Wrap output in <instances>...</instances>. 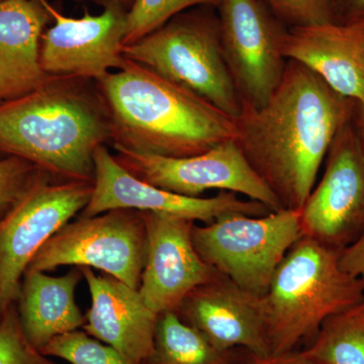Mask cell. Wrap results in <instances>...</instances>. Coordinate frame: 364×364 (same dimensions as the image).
<instances>
[{
    "label": "cell",
    "mask_w": 364,
    "mask_h": 364,
    "mask_svg": "<svg viewBox=\"0 0 364 364\" xmlns=\"http://www.w3.org/2000/svg\"><path fill=\"white\" fill-rule=\"evenodd\" d=\"M355 105L293 60H287L267 104L258 109L242 105L235 141L280 208L301 210L305 205Z\"/></svg>",
    "instance_id": "1"
},
{
    "label": "cell",
    "mask_w": 364,
    "mask_h": 364,
    "mask_svg": "<svg viewBox=\"0 0 364 364\" xmlns=\"http://www.w3.org/2000/svg\"><path fill=\"white\" fill-rule=\"evenodd\" d=\"M111 141V117L91 79L48 75L28 95L0 102V153L55 181L93 183L95 151Z\"/></svg>",
    "instance_id": "2"
},
{
    "label": "cell",
    "mask_w": 364,
    "mask_h": 364,
    "mask_svg": "<svg viewBox=\"0 0 364 364\" xmlns=\"http://www.w3.org/2000/svg\"><path fill=\"white\" fill-rule=\"evenodd\" d=\"M97 85L111 117L112 146L179 158L236 139L233 117L126 57Z\"/></svg>",
    "instance_id": "3"
},
{
    "label": "cell",
    "mask_w": 364,
    "mask_h": 364,
    "mask_svg": "<svg viewBox=\"0 0 364 364\" xmlns=\"http://www.w3.org/2000/svg\"><path fill=\"white\" fill-rule=\"evenodd\" d=\"M341 252L301 236L284 256L260 296L270 354L299 350L328 318L364 301V279L342 269Z\"/></svg>",
    "instance_id": "4"
},
{
    "label": "cell",
    "mask_w": 364,
    "mask_h": 364,
    "mask_svg": "<svg viewBox=\"0 0 364 364\" xmlns=\"http://www.w3.org/2000/svg\"><path fill=\"white\" fill-rule=\"evenodd\" d=\"M124 57L193 91L236 119L242 102L223 55L219 18L182 13L126 46Z\"/></svg>",
    "instance_id": "5"
},
{
    "label": "cell",
    "mask_w": 364,
    "mask_h": 364,
    "mask_svg": "<svg viewBox=\"0 0 364 364\" xmlns=\"http://www.w3.org/2000/svg\"><path fill=\"white\" fill-rule=\"evenodd\" d=\"M304 236L299 210H272L254 217L224 215L193 226V241L202 259L248 293H267L275 270Z\"/></svg>",
    "instance_id": "6"
},
{
    "label": "cell",
    "mask_w": 364,
    "mask_h": 364,
    "mask_svg": "<svg viewBox=\"0 0 364 364\" xmlns=\"http://www.w3.org/2000/svg\"><path fill=\"white\" fill-rule=\"evenodd\" d=\"M146 256L142 213L119 208L93 217L78 215L48 240L28 268L48 272L60 267H90L139 289Z\"/></svg>",
    "instance_id": "7"
},
{
    "label": "cell",
    "mask_w": 364,
    "mask_h": 364,
    "mask_svg": "<svg viewBox=\"0 0 364 364\" xmlns=\"http://www.w3.org/2000/svg\"><path fill=\"white\" fill-rule=\"evenodd\" d=\"M93 183L41 178L0 221V315L20 296L23 274L40 249L85 210Z\"/></svg>",
    "instance_id": "8"
},
{
    "label": "cell",
    "mask_w": 364,
    "mask_h": 364,
    "mask_svg": "<svg viewBox=\"0 0 364 364\" xmlns=\"http://www.w3.org/2000/svg\"><path fill=\"white\" fill-rule=\"evenodd\" d=\"M114 156L136 178L189 198H203L208 191H229L282 210L279 200L256 173L235 139L188 157L145 154L112 146Z\"/></svg>",
    "instance_id": "9"
},
{
    "label": "cell",
    "mask_w": 364,
    "mask_h": 364,
    "mask_svg": "<svg viewBox=\"0 0 364 364\" xmlns=\"http://www.w3.org/2000/svg\"><path fill=\"white\" fill-rule=\"evenodd\" d=\"M223 55L243 107L267 104L286 70L287 30L262 0H221Z\"/></svg>",
    "instance_id": "10"
},
{
    "label": "cell",
    "mask_w": 364,
    "mask_h": 364,
    "mask_svg": "<svg viewBox=\"0 0 364 364\" xmlns=\"http://www.w3.org/2000/svg\"><path fill=\"white\" fill-rule=\"evenodd\" d=\"M301 231L343 251L364 232V153L352 119L333 141L322 178L299 210Z\"/></svg>",
    "instance_id": "11"
},
{
    "label": "cell",
    "mask_w": 364,
    "mask_h": 364,
    "mask_svg": "<svg viewBox=\"0 0 364 364\" xmlns=\"http://www.w3.org/2000/svg\"><path fill=\"white\" fill-rule=\"evenodd\" d=\"M163 213L208 224L224 215L259 217L272 212L263 203L242 200L239 195L220 191L210 198H189L165 191L136 178L117 161L107 145L95 153V182L90 203L78 215L93 217L112 210Z\"/></svg>",
    "instance_id": "12"
},
{
    "label": "cell",
    "mask_w": 364,
    "mask_h": 364,
    "mask_svg": "<svg viewBox=\"0 0 364 364\" xmlns=\"http://www.w3.org/2000/svg\"><path fill=\"white\" fill-rule=\"evenodd\" d=\"M54 26L41 40L40 62L47 75L75 76L100 81L121 68L126 36V7L105 2L100 14L85 11L82 18L64 16L46 0Z\"/></svg>",
    "instance_id": "13"
},
{
    "label": "cell",
    "mask_w": 364,
    "mask_h": 364,
    "mask_svg": "<svg viewBox=\"0 0 364 364\" xmlns=\"http://www.w3.org/2000/svg\"><path fill=\"white\" fill-rule=\"evenodd\" d=\"M141 213L147 231V256L139 291L157 315L176 313L193 289L218 272L196 250V222L163 213Z\"/></svg>",
    "instance_id": "14"
},
{
    "label": "cell",
    "mask_w": 364,
    "mask_h": 364,
    "mask_svg": "<svg viewBox=\"0 0 364 364\" xmlns=\"http://www.w3.org/2000/svg\"><path fill=\"white\" fill-rule=\"evenodd\" d=\"M222 350L245 349L269 355L260 296L244 291L219 272L196 287L176 312Z\"/></svg>",
    "instance_id": "15"
},
{
    "label": "cell",
    "mask_w": 364,
    "mask_h": 364,
    "mask_svg": "<svg viewBox=\"0 0 364 364\" xmlns=\"http://www.w3.org/2000/svg\"><path fill=\"white\" fill-rule=\"evenodd\" d=\"M79 268L91 296L83 331L142 364L154 347L159 315L146 305L139 289L90 267Z\"/></svg>",
    "instance_id": "16"
},
{
    "label": "cell",
    "mask_w": 364,
    "mask_h": 364,
    "mask_svg": "<svg viewBox=\"0 0 364 364\" xmlns=\"http://www.w3.org/2000/svg\"><path fill=\"white\" fill-rule=\"evenodd\" d=\"M284 54L354 102H364V26L328 23L287 30Z\"/></svg>",
    "instance_id": "17"
},
{
    "label": "cell",
    "mask_w": 364,
    "mask_h": 364,
    "mask_svg": "<svg viewBox=\"0 0 364 364\" xmlns=\"http://www.w3.org/2000/svg\"><path fill=\"white\" fill-rule=\"evenodd\" d=\"M53 21L46 0L0 1V97H23L39 87L47 74L40 62L41 40Z\"/></svg>",
    "instance_id": "18"
},
{
    "label": "cell",
    "mask_w": 364,
    "mask_h": 364,
    "mask_svg": "<svg viewBox=\"0 0 364 364\" xmlns=\"http://www.w3.org/2000/svg\"><path fill=\"white\" fill-rule=\"evenodd\" d=\"M82 277L79 267L61 277L26 270L18 313L26 339L35 348L41 351L56 337L82 329L85 316L75 301L76 287Z\"/></svg>",
    "instance_id": "19"
},
{
    "label": "cell",
    "mask_w": 364,
    "mask_h": 364,
    "mask_svg": "<svg viewBox=\"0 0 364 364\" xmlns=\"http://www.w3.org/2000/svg\"><path fill=\"white\" fill-rule=\"evenodd\" d=\"M240 349L222 350L176 313L159 315L154 347L142 364H234Z\"/></svg>",
    "instance_id": "20"
},
{
    "label": "cell",
    "mask_w": 364,
    "mask_h": 364,
    "mask_svg": "<svg viewBox=\"0 0 364 364\" xmlns=\"http://www.w3.org/2000/svg\"><path fill=\"white\" fill-rule=\"evenodd\" d=\"M299 350L318 364H364V301L328 318Z\"/></svg>",
    "instance_id": "21"
},
{
    "label": "cell",
    "mask_w": 364,
    "mask_h": 364,
    "mask_svg": "<svg viewBox=\"0 0 364 364\" xmlns=\"http://www.w3.org/2000/svg\"><path fill=\"white\" fill-rule=\"evenodd\" d=\"M221 0H134L127 13L124 47L133 44L193 6H219Z\"/></svg>",
    "instance_id": "22"
},
{
    "label": "cell",
    "mask_w": 364,
    "mask_h": 364,
    "mask_svg": "<svg viewBox=\"0 0 364 364\" xmlns=\"http://www.w3.org/2000/svg\"><path fill=\"white\" fill-rule=\"evenodd\" d=\"M48 358L70 364H136L114 347L76 330L56 337L41 350Z\"/></svg>",
    "instance_id": "23"
},
{
    "label": "cell",
    "mask_w": 364,
    "mask_h": 364,
    "mask_svg": "<svg viewBox=\"0 0 364 364\" xmlns=\"http://www.w3.org/2000/svg\"><path fill=\"white\" fill-rule=\"evenodd\" d=\"M46 176L39 167L21 158L0 160V221Z\"/></svg>",
    "instance_id": "24"
},
{
    "label": "cell",
    "mask_w": 364,
    "mask_h": 364,
    "mask_svg": "<svg viewBox=\"0 0 364 364\" xmlns=\"http://www.w3.org/2000/svg\"><path fill=\"white\" fill-rule=\"evenodd\" d=\"M0 364H56L26 339L14 305L0 318Z\"/></svg>",
    "instance_id": "25"
},
{
    "label": "cell",
    "mask_w": 364,
    "mask_h": 364,
    "mask_svg": "<svg viewBox=\"0 0 364 364\" xmlns=\"http://www.w3.org/2000/svg\"><path fill=\"white\" fill-rule=\"evenodd\" d=\"M291 28L334 23L332 0H262Z\"/></svg>",
    "instance_id": "26"
},
{
    "label": "cell",
    "mask_w": 364,
    "mask_h": 364,
    "mask_svg": "<svg viewBox=\"0 0 364 364\" xmlns=\"http://www.w3.org/2000/svg\"><path fill=\"white\" fill-rule=\"evenodd\" d=\"M234 364H318L306 356L301 350L287 352L277 355H258L252 352L240 349Z\"/></svg>",
    "instance_id": "27"
},
{
    "label": "cell",
    "mask_w": 364,
    "mask_h": 364,
    "mask_svg": "<svg viewBox=\"0 0 364 364\" xmlns=\"http://www.w3.org/2000/svg\"><path fill=\"white\" fill-rule=\"evenodd\" d=\"M334 23L364 26V0H332Z\"/></svg>",
    "instance_id": "28"
},
{
    "label": "cell",
    "mask_w": 364,
    "mask_h": 364,
    "mask_svg": "<svg viewBox=\"0 0 364 364\" xmlns=\"http://www.w3.org/2000/svg\"><path fill=\"white\" fill-rule=\"evenodd\" d=\"M340 267L352 277L364 279V232L340 255Z\"/></svg>",
    "instance_id": "29"
},
{
    "label": "cell",
    "mask_w": 364,
    "mask_h": 364,
    "mask_svg": "<svg viewBox=\"0 0 364 364\" xmlns=\"http://www.w3.org/2000/svg\"><path fill=\"white\" fill-rule=\"evenodd\" d=\"M352 124L358 134V140L364 153V102H356L355 109L352 117Z\"/></svg>",
    "instance_id": "30"
},
{
    "label": "cell",
    "mask_w": 364,
    "mask_h": 364,
    "mask_svg": "<svg viewBox=\"0 0 364 364\" xmlns=\"http://www.w3.org/2000/svg\"><path fill=\"white\" fill-rule=\"evenodd\" d=\"M107 1H112V2H117V4H122L123 6H128V4H133L134 0H105V2Z\"/></svg>",
    "instance_id": "31"
},
{
    "label": "cell",
    "mask_w": 364,
    "mask_h": 364,
    "mask_svg": "<svg viewBox=\"0 0 364 364\" xmlns=\"http://www.w3.org/2000/svg\"><path fill=\"white\" fill-rule=\"evenodd\" d=\"M4 102V100H2L1 97H0V102Z\"/></svg>",
    "instance_id": "32"
},
{
    "label": "cell",
    "mask_w": 364,
    "mask_h": 364,
    "mask_svg": "<svg viewBox=\"0 0 364 364\" xmlns=\"http://www.w3.org/2000/svg\"><path fill=\"white\" fill-rule=\"evenodd\" d=\"M1 317H2V315H0V318H1Z\"/></svg>",
    "instance_id": "33"
},
{
    "label": "cell",
    "mask_w": 364,
    "mask_h": 364,
    "mask_svg": "<svg viewBox=\"0 0 364 364\" xmlns=\"http://www.w3.org/2000/svg\"><path fill=\"white\" fill-rule=\"evenodd\" d=\"M0 1H4V0H0Z\"/></svg>",
    "instance_id": "34"
}]
</instances>
